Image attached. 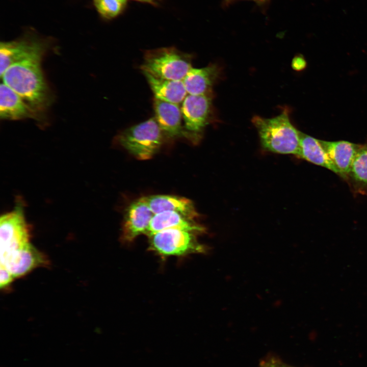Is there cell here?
<instances>
[{"mask_svg": "<svg viewBox=\"0 0 367 367\" xmlns=\"http://www.w3.org/2000/svg\"><path fill=\"white\" fill-rule=\"evenodd\" d=\"M133 1H138V2H142V3H147V4L153 5L154 6H156L159 5L160 2L162 0H133Z\"/></svg>", "mask_w": 367, "mask_h": 367, "instance_id": "obj_24", "label": "cell"}, {"mask_svg": "<svg viewBox=\"0 0 367 367\" xmlns=\"http://www.w3.org/2000/svg\"><path fill=\"white\" fill-rule=\"evenodd\" d=\"M192 55L173 46L146 50L141 66L142 72L156 77L183 81L192 66Z\"/></svg>", "mask_w": 367, "mask_h": 367, "instance_id": "obj_3", "label": "cell"}, {"mask_svg": "<svg viewBox=\"0 0 367 367\" xmlns=\"http://www.w3.org/2000/svg\"><path fill=\"white\" fill-rule=\"evenodd\" d=\"M252 122L256 128L262 147L266 151L298 155L300 133L291 123L286 109L279 115L265 118L255 116Z\"/></svg>", "mask_w": 367, "mask_h": 367, "instance_id": "obj_2", "label": "cell"}, {"mask_svg": "<svg viewBox=\"0 0 367 367\" xmlns=\"http://www.w3.org/2000/svg\"><path fill=\"white\" fill-rule=\"evenodd\" d=\"M14 278L11 272L4 265H1L0 268V286L5 287L10 284Z\"/></svg>", "mask_w": 367, "mask_h": 367, "instance_id": "obj_21", "label": "cell"}, {"mask_svg": "<svg viewBox=\"0 0 367 367\" xmlns=\"http://www.w3.org/2000/svg\"><path fill=\"white\" fill-rule=\"evenodd\" d=\"M196 234L181 229H165L149 237V249L162 257L205 253L207 249L198 241Z\"/></svg>", "mask_w": 367, "mask_h": 367, "instance_id": "obj_5", "label": "cell"}, {"mask_svg": "<svg viewBox=\"0 0 367 367\" xmlns=\"http://www.w3.org/2000/svg\"><path fill=\"white\" fill-rule=\"evenodd\" d=\"M39 116L13 89L2 81L0 85V117L4 120L37 119Z\"/></svg>", "mask_w": 367, "mask_h": 367, "instance_id": "obj_11", "label": "cell"}, {"mask_svg": "<svg viewBox=\"0 0 367 367\" xmlns=\"http://www.w3.org/2000/svg\"><path fill=\"white\" fill-rule=\"evenodd\" d=\"M260 365L261 367H292L273 358L267 359L262 361Z\"/></svg>", "mask_w": 367, "mask_h": 367, "instance_id": "obj_23", "label": "cell"}, {"mask_svg": "<svg viewBox=\"0 0 367 367\" xmlns=\"http://www.w3.org/2000/svg\"><path fill=\"white\" fill-rule=\"evenodd\" d=\"M93 5L101 18L111 20L124 12L127 0H93Z\"/></svg>", "mask_w": 367, "mask_h": 367, "instance_id": "obj_20", "label": "cell"}, {"mask_svg": "<svg viewBox=\"0 0 367 367\" xmlns=\"http://www.w3.org/2000/svg\"><path fill=\"white\" fill-rule=\"evenodd\" d=\"M297 156L328 169L340 176L339 172L323 148L320 140L300 132Z\"/></svg>", "mask_w": 367, "mask_h": 367, "instance_id": "obj_18", "label": "cell"}, {"mask_svg": "<svg viewBox=\"0 0 367 367\" xmlns=\"http://www.w3.org/2000/svg\"><path fill=\"white\" fill-rule=\"evenodd\" d=\"M46 263L45 256L30 243L1 258V265L5 266L14 278Z\"/></svg>", "mask_w": 367, "mask_h": 367, "instance_id": "obj_10", "label": "cell"}, {"mask_svg": "<svg viewBox=\"0 0 367 367\" xmlns=\"http://www.w3.org/2000/svg\"><path fill=\"white\" fill-rule=\"evenodd\" d=\"M50 45L49 40L41 37L33 31L20 38L0 44L1 76L11 66L27 60L42 59Z\"/></svg>", "mask_w": 367, "mask_h": 367, "instance_id": "obj_6", "label": "cell"}, {"mask_svg": "<svg viewBox=\"0 0 367 367\" xmlns=\"http://www.w3.org/2000/svg\"><path fill=\"white\" fill-rule=\"evenodd\" d=\"M170 228L187 230L197 234L205 231V228L196 223L194 219L177 212L165 211L154 214L145 234L150 237L156 232Z\"/></svg>", "mask_w": 367, "mask_h": 367, "instance_id": "obj_12", "label": "cell"}, {"mask_svg": "<svg viewBox=\"0 0 367 367\" xmlns=\"http://www.w3.org/2000/svg\"><path fill=\"white\" fill-rule=\"evenodd\" d=\"M154 215L143 197L132 202L125 212L122 226V240L132 242L137 237L145 234Z\"/></svg>", "mask_w": 367, "mask_h": 367, "instance_id": "obj_9", "label": "cell"}, {"mask_svg": "<svg viewBox=\"0 0 367 367\" xmlns=\"http://www.w3.org/2000/svg\"><path fill=\"white\" fill-rule=\"evenodd\" d=\"M267 1V0H255V1H256L258 3H263V2H265Z\"/></svg>", "mask_w": 367, "mask_h": 367, "instance_id": "obj_25", "label": "cell"}, {"mask_svg": "<svg viewBox=\"0 0 367 367\" xmlns=\"http://www.w3.org/2000/svg\"><path fill=\"white\" fill-rule=\"evenodd\" d=\"M292 66L296 71H301L306 67V60L302 56H297L292 60Z\"/></svg>", "mask_w": 367, "mask_h": 367, "instance_id": "obj_22", "label": "cell"}, {"mask_svg": "<svg viewBox=\"0 0 367 367\" xmlns=\"http://www.w3.org/2000/svg\"><path fill=\"white\" fill-rule=\"evenodd\" d=\"M30 238L22 203L17 201L14 209L0 219L1 258L30 244Z\"/></svg>", "mask_w": 367, "mask_h": 367, "instance_id": "obj_7", "label": "cell"}, {"mask_svg": "<svg viewBox=\"0 0 367 367\" xmlns=\"http://www.w3.org/2000/svg\"><path fill=\"white\" fill-rule=\"evenodd\" d=\"M146 201L154 214L165 211L180 213L192 219L198 214L193 202L186 198L167 195L146 197Z\"/></svg>", "mask_w": 367, "mask_h": 367, "instance_id": "obj_17", "label": "cell"}, {"mask_svg": "<svg viewBox=\"0 0 367 367\" xmlns=\"http://www.w3.org/2000/svg\"><path fill=\"white\" fill-rule=\"evenodd\" d=\"M42 59L22 61L9 67L2 82L16 92L38 116L51 102L49 89L41 69Z\"/></svg>", "mask_w": 367, "mask_h": 367, "instance_id": "obj_1", "label": "cell"}, {"mask_svg": "<svg viewBox=\"0 0 367 367\" xmlns=\"http://www.w3.org/2000/svg\"><path fill=\"white\" fill-rule=\"evenodd\" d=\"M329 158L338 170L340 176L346 178L360 144L346 141H326L320 140Z\"/></svg>", "mask_w": 367, "mask_h": 367, "instance_id": "obj_13", "label": "cell"}, {"mask_svg": "<svg viewBox=\"0 0 367 367\" xmlns=\"http://www.w3.org/2000/svg\"><path fill=\"white\" fill-rule=\"evenodd\" d=\"M253 1H255V0H253Z\"/></svg>", "mask_w": 367, "mask_h": 367, "instance_id": "obj_26", "label": "cell"}, {"mask_svg": "<svg viewBox=\"0 0 367 367\" xmlns=\"http://www.w3.org/2000/svg\"><path fill=\"white\" fill-rule=\"evenodd\" d=\"M349 175L357 183L367 186V144L360 145Z\"/></svg>", "mask_w": 367, "mask_h": 367, "instance_id": "obj_19", "label": "cell"}, {"mask_svg": "<svg viewBox=\"0 0 367 367\" xmlns=\"http://www.w3.org/2000/svg\"><path fill=\"white\" fill-rule=\"evenodd\" d=\"M220 73L216 64L201 68H192L183 80L188 94H209Z\"/></svg>", "mask_w": 367, "mask_h": 367, "instance_id": "obj_15", "label": "cell"}, {"mask_svg": "<svg viewBox=\"0 0 367 367\" xmlns=\"http://www.w3.org/2000/svg\"><path fill=\"white\" fill-rule=\"evenodd\" d=\"M142 72L155 98L179 104L182 102L188 95L183 81L164 79L154 76L147 72Z\"/></svg>", "mask_w": 367, "mask_h": 367, "instance_id": "obj_16", "label": "cell"}, {"mask_svg": "<svg viewBox=\"0 0 367 367\" xmlns=\"http://www.w3.org/2000/svg\"><path fill=\"white\" fill-rule=\"evenodd\" d=\"M153 107L155 118L163 134L171 138L184 134L181 125L182 116L179 104L154 98Z\"/></svg>", "mask_w": 367, "mask_h": 367, "instance_id": "obj_14", "label": "cell"}, {"mask_svg": "<svg viewBox=\"0 0 367 367\" xmlns=\"http://www.w3.org/2000/svg\"><path fill=\"white\" fill-rule=\"evenodd\" d=\"M212 98L209 94H188L182 102L181 111L185 127L190 134L199 137L207 124Z\"/></svg>", "mask_w": 367, "mask_h": 367, "instance_id": "obj_8", "label": "cell"}, {"mask_svg": "<svg viewBox=\"0 0 367 367\" xmlns=\"http://www.w3.org/2000/svg\"><path fill=\"white\" fill-rule=\"evenodd\" d=\"M117 139L119 144L135 158L146 160L159 150L163 141V133L153 117L124 130Z\"/></svg>", "mask_w": 367, "mask_h": 367, "instance_id": "obj_4", "label": "cell"}]
</instances>
